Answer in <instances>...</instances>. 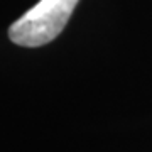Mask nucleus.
Wrapping results in <instances>:
<instances>
[{
    "mask_svg": "<svg viewBox=\"0 0 152 152\" xmlns=\"http://www.w3.org/2000/svg\"><path fill=\"white\" fill-rule=\"evenodd\" d=\"M80 0H39L9 27L12 42L24 48H39L54 41L66 27Z\"/></svg>",
    "mask_w": 152,
    "mask_h": 152,
    "instance_id": "f257e3e1",
    "label": "nucleus"
}]
</instances>
